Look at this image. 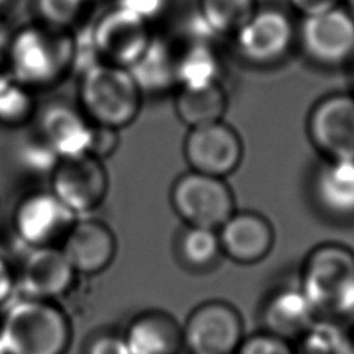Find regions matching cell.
<instances>
[{
	"mask_svg": "<svg viewBox=\"0 0 354 354\" xmlns=\"http://www.w3.org/2000/svg\"><path fill=\"white\" fill-rule=\"evenodd\" d=\"M6 55L12 80L35 93L54 87L75 68L77 40L72 30L36 21L11 33Z\"/></svg>",
	"mask_w": 354,
	"mask_h": 354,
	"instance_id": "1",
	"label": "cell"
},
{
	"mask_svg": "<svg viewBox=\"0 0 354 354\" xmlns=\"http://www.w3.org/2000/svg\"><path fill=\"white\" fill-rule=\"evenodd\" d=\"M71 337L68 315L50 300L21 297L8 306L0 324L7 354H65Z\"/></svg>",
	"mask_w": 354,
	"mask_h": 354,
	"instance_id": "2",
	"label": "cell"
},
{
	"mask_svg": "<svg viewBox=\"0 0 354 354\" xmlns=\"http://www.w3.org/2000/svg\"><path fill=\"white\" fill-rule=\"evenodd\" d=\"M142 95L127 68L98 61L80 72L79 108L94 124L127 127L140 113Z\"/></svg>",
	"mask_w": 354,
	"mask_h": 354,
	"instance_id": "3",
	"label": "cell"
},
{
	"mask_svg": "<svg viewBox=\"0 0 354 354\" xmlns=\"http://www.w3.org/2000/svg\"><path fill=\"white\" fill-rule=\"evenodd\" d=\"M300 289L317 314H354V253L335 243L318 246L306 261Z\"/></svg>",
	"mask_w": 354,
	"mask_h": 354,
	"instance_id": "4",
	"label": "cell"
},
{
	"mask_svg": "<svg viewBox=\"0 0 354 354\" xmlns=\"http://www.w3.org/2000/svg\"><path fill=\"white\" fill-rule=\"evenodd\" d=\"M170 203L176 214L191 227L218 230L234 213V198L220 177L187 171L174 180Z\"/></svg>",
	"mask_w": 354,
	"mask_h": 354,
	"instance_id": "5",
	"label": "cell"
},
{
	"mask_svg": "<svg viewBox=\"0 0 354 354\" xmlns=\"http://www.w3.org/2000/svg\"><path fill=\"white\" fill-rule=\"evenodd\" d=\"M108 185L102 160L88 153L59 159L50 174V191L77 217L102 203Z\"/></svg>",
	"mask_w": 354,
	"mask_h": 354,
	"instance_id": "6",
	"label": "cell"
},
{
	"mask_svg": "<svg viewBox=\"0 0 354 354\" xmlns=\"http://www.w3.org/2000/svg\"><path fill=\"white\" fill-rule=\"evenodd\" d=\"M152 39L149 22L118 6L97 21L91 33L95 59L127 69L142 57Z\"/></svg>",
	"mask_w": 354,
	"mask_h": 354,
	"instance_id": "7",
	"label": "cell"
},
{
	"mask_svg": "<svg viewBox=\"0 0 354 354\" xmlns=\"http://www.w3.org/2000/svg\"><path fill=\"white\" fill-rule=\"evenodd\" d=\"M76 218L51 191H36L25 195L15 206L12 228L29 249L59 246Z\"/></svg>",
	"mask_w": 354,
	"mask_h": 354,
	"instance_id": "8",
	"label": "cell"
},
{
	"mask_svg": "<svg viewBox=\"0 0 354 354\" xmlns=\"http://www.w3.org/2000/svg\"><path fill=\"white\" fill-rule=\"evenodd\" d=\"M242 340V321L223 301L198 306L183 325V344L189 354H236Z\"/></svg>",
	"mask_w": 354,
	"mask_h": 354,
	"instance_id": "9",
	"label": "cell"
},
{
	"mask_svg": "<svg viewBox=\"0 0 354 354\" xmlns=\"http://www.w3.org/2000/svg\"><path fill=\"white\" fill-rule=\"evenodd\" d=\"M299 40L315 64L342 65L354 58V19L340 7L307 17L299 29Z\"/></svg>",
	"mask_w": 354,
	"mask_h": 354,
	"instance_id": "10",
	"label": "cell"
},
{
	"mask_svg": "<svg viewBox=\"0 0 354 354\" xmlns=\"http://www.w3.org/2000/svg\"><path fill=\"white\" fill-rule=\"evenodd\" d=\"M241 55L259 65L274 64L290 50L296 32L288 14L278 8H257L234 35Z\"/></svg>",
	"mask_w": 354,
	"mask_h": 354,
	"instance_id": "11",
	"label": "cell"
},
{
	"mask_svg": "<svg viewBox=\"0 0 354 354\" xmlns=\"http://www.w3.org/2000/svg\"><path fill=\"white\" fill-rule=\"evenodd\" d=\"M183 151L191 170L220 178L231 173L242 158L239 137L221 120L189 129Z\"/></svg>",
	"mask_w": 354,
	"mask_h": 354,
	"instance_id": "12",
	"label": "cell"
},
{
	"mask_svg": "<svg viewBox=\"0 0 354 354\" xmlns=\"http://www.w3.org/2000/svg\"><path fill=\"white\" fill-rule=\"evenodd\" d=\"M75 277L59 246H44L29 249L17 274V283L22 297L54 301L72 288Z\"/></svg>",
	"mask_w": 354,
	"mask_h": 354,
	"instance_id": "13",
	"label": "cell"
},
{
	"mask_svg": "<svg viewBox=\"0 0 354 354\" xmlns=\"http://www.w3.org/2000/svg\"><path fill=\"white\" fill-rule=\"evenodd\" d=\"M315 145L330 159L354 160V97L335 94L319 101L308 123Z\"/></svg>",
	"mask_w": 354,
	"mask_h": 354,
	"instance_id": "14",
	"label": "cell"
},
{
	"mask_svg": "<svg viewBox=\"0 0 354 354\" xmlns=\"http://www.w3.org/2000/svg\"><path fill=\"white\" fill-rule=\"evenodd\" d=\"M59 249L76 274L95 275L106 270L116 254L112 230L95 218H76Z\"/></svg>",
	"mask_w": 354,
	"mask_h": 354,
	"instance_id": "15",
	"label": "cell"
},
{
	"mask_svg": "<svg viewBox=\"0 0 354 354\" xmlns=\"http://www.w3.org/2000/svg\"><path fill=\"white\" fill-rule=\"evenodd\" d=\"M91 133L93 123L79 105L53 102L39 115L36 134L59 159L88 153Z\"/></svg>",
	"mask_w": 354,
	"mask_h": 354,
	"instance_id": "16",
	"label": "cell"
},
{
	"mask_svg": "<svg viewBox=\"0 0 354 354\" xmlns=\"http://www.w3.org/2000/svg\"><path fill=\"white\" fill-rule=\"evenodd\" d=\"M130 354H178L183 344V326L158 308L137 314L123 333Z\"/></svg>",
	"mask_w": 354,
	"mask_h": 354,
	"instance_id": "17",
	"label": "cell"
},
{
	"mask_svg": "<svg viewBox=\"0 0 354 354\" xmlns=\"http://www.w3.org/2000/svg\"><path fill=\"white\" fill-rule=\"evenodd\" d=\"M221 250L241 263L263 259L272 245L270 223L257 213L242 212L232 216L218 228Z\"/></svg>",
	"mask_w": 354,
	"mask_h": 354,
	"instance_id": "18",
	"label": "cell"
},
{
	"mask_svg": "<svg viewBox=\"0 0 354 354\" xmlns=\"http://www.w3.org/2000/svg\"><path fill=\"white\" fill-rule=\"evenodd\" d=\"M266 332L286 342L300 339L317 321V313L303 290L283 289L267 303L263 314Z\"/></svg>",
	"mask_w": 354,
	"mask_h": 354,
	"instance_id": "19",
	"label": "cell"
},
{
	"mask_svg": "<svg viewBox=\"0 0 354 354\" xmlns=\"http://www.w3.org/2000/svg\"><path fill=\"white\" fill-rule=\"evenodd\" d=\"M314 191L318 203L337 216L354 214V160L330 159L317 174Z\"/></svg>",
	"mask_w": 354,
	"mask_h": 354,
	"instance_id": "20",
	"label": "cell"
},
{
	"mask_svg": "<svg viewBox=\"0 0 354 354\" xmlns=\"http://www.w3.org/2000/svg\"><path fill=\"white\" fill-rule=\"evenodd\" d=\"M177 55L170 44L156 37L129 69L142 94H163L177 86Z\"/></svg>",
	"mask_w": 354,
	"mask_h": 354,
	"instance_id": "21",
	"label": "cell"
},
{
	"mask_svg": "<svg viewBox=\"0 0 354 354\" xmlns=\"http://www.w3.org/2000/svg\"><path fill=\"white\" fill-rule=\"evenodd\" d=\"M225 105V94L218 83L178 87L174 98L176 115L189 129L220 122Z\"/></svg>",
	"mask_w": 354,
	"mask_h": 354,
	"instance_id": "22",
	"label": "cell"
},
{
	"mask_svg": "<svg viewBox=\"0 0 354 354\" xmlns=\"http://www.w3.org/2000/svg\"><path fill=\"white\" fill-rule=\"evenodd\" d=\"M257 8V0H198L201 24L217 36H234Z\"/></svg>",
	"mask_w": 354,
	"mask_h": 354,
	"instance_id": "23",
	"label": "cell"
},
{
	"mask_svg": "<svg viewBox=\"0 0 354 354\" xmlns=\"http://www.w3.org/2000/svg\"><path fill=\"white\" fill-rule=\"evenodd\" d=\"M220 65L206 43H195L177 55V86L201 87L218 83Z\"/></svg>",
	"mask_w": 354,
	"mask_h": 354,
	"instance_id": "24",
	"label": "cell"
},
{
	"mask_svg": "<svg viewBox=\"0 0 354 354\" xmlns=\"http://www.w3.org/2000/svg\"><path fill=\"white\" fill-rule=\"evenodd\" d=\"M220 250L217 230L187 225L178 239V254L192 268L210 266L217 259Z\"/></svg>",
	"mask_w": 354,
	"mask_h": 354,
	"instance_id": "25",
	"label": "cell"
},
{
	"mask_svg": "<svg viewBox=\"0 0 354 354\" xmlns=\"http://www.w3.org/2000/svg\"><path fill=\"white\" fill-rule=\"evenodd\" d=\"M299 340L296 354H354V340L328 321H315Z\"/></svg>",
	"mask_w": 354,
	"mask_h": 354,
	"instance_id": "26",
	"label": "cell"
},
{
	"mask_svg": "<svg viewBox=\"0 0 354 354\" xmlns=\"http://www.w3.org/2000/svg\"><path fill=\"white\" fill-rule=\"evenodd\" d=\"M37 112L32 90L12 82L0 90V124L21 127L29 123Z\"/></svg>",
	"mask_w": 354,
	"mask_h": 354,
	"instance_id": "27",
	"label": "cell"
},
{
	"mask_svg": "<svg viewBox=\"0 0 354 354\" xmlns=\"http://www.w3.org/2000/svg\"><path fill=\"white\" fill-rule=\"evenodd\" d=\"M87 6L86 0H36L37 21L54 28L72 30Z\"/></svg>",
	"mask_w": 354,
	"mask_h": 354,
	"instance_id": "28",
	"label": "cell"
},
{
	"mask_svg": "<svg viewBox=\"0 0 354 354\" xmlns=\"http://www.w3.org/2000/svg\"><path fill=\"white\" fill-rule=\"evenodd\" d=\"M58 160L55 152L37 134L26 140L19 151V162L30 173L50 176Z\"/></svg>",
	"mask_w": 354,
	"mask_h": 354,
	"instance_id": "29",
	"label": "cell"
},
{
	"mask_svg": "<svg viewBox=\"0 0 354 354\" xmlns=\"http://www.w3.org/2000/svg\"><path fill=\"white\" fill-rule=\"evenodd\" d=\"M236 354H296L289 342L268 332L243 339Z\"/></svg>",
	"mask_w": 354,
	"mask_h": 354,
	"instance_id": "30",
	"label": "cell"
},
{
	"mask_svg": "<svg viewBox=\"0 0 354 354\" xmlns=\"http://www.w3.org/2000/svg\"><path fill=\"white\" fill-rule=\"evenodd\" d=\"M119 147V130L93 123V133L88 147V155L104 160L109 158Z\"/></svg>",
	"mask_w": 354,
	"mask_h": 354,
	"instance_id": "31",
	"label": "cell"
},
{
	"mask_svg": "<svg viewBox=\"0 0 354 354\" xmlns=\"http://www.w3.org/2000/svg\"><path fill=\"white\" fill-rule=\"evenodd\" d=\"M86 354H130V351L123 335L102 333L88 342Z\"/></svg>",
	"mask_w": 354,
	"mask_h": 354,
	"instance_id": "32",
	"label": "cell"
},
{
	"mask_svg": "<svg viewBox=\"0 0 354 354\" xmlns=\"http://www.w3.org/2000/svg\"><path fill=\"white\" fill-rule=\"evenodd\" d=\"M166 6V0H119L118 7H122L134 15L149 22L158 17Z\"/></svg>",
	"mask_w": 354,
	"mask_h": 354,
	"instance_id": "33",
	"label": "cell"
},
{
	"mask_svg": "<svg viewBox=\"0 0 354 354\" xmlns=\"http://www.w3.org/2000/svg\"><path fill=\"white\" fill-rule=\"evenodd\" d=\"M17 289V274L6 254L0 252V306L7 303Z\"/></svg>",
	"mask_w": 354,
	"mask_h": 354,
	"instance_id": "34",
	"label": "cell"
},
{
	"mask_svg": "<svg viewBox=\"0 0 354 354\" xmlns=\"http://www.w3.org/2000/svg\"><path fill=\"white\" fill-rule=\"evenodd\" d=\"M340 1L343 0H288L292 10L304 18L337 8Z\"/></svg>",
	"mask_w": 354,
	"mask_h": 354,
	"instance_id": "35",
	"label": "cell"
},
{
	"mask_svg": "<svg viewBox=\"0 0 354 354\" xmlns=\"http://www.w3.org/2000/svg\"><path fill=\"white\" fill-rule=\"evenodd\" d=\"M12 75L8 66L7 55L6 53H0V90L7 87L10 83H12Z\"/></svg>",
	"mask_w": 354,
	"mask_h": 354,
	"instance_id": "36",
	"label": "cell"
},
{
	"mask_svg": "<svg viewBox=\"0 0 354 354\" xmlns=\"http://www.w3.org/2000/svg\"><path fill=\"white\" fill-rule=\"evenodd\" d=\"M346 3L344 10L351 15V18L354 19V0H343Z\"/></svg>",
	"mask_w": 354,
	"mask_h": 354,
	"instance_id": "37",
	"label": "cell"
},
{
	"mask_svg": "<svg viewBox=\"0 0 354 354\" xmlns=\"http://www.w3.org/2000/svg\"><path fill=\"white\" fill-rule=\"evenodd\" d=\"M12 1H14V0H0V11L4 10V8H7Z\"/></svg>",
	"mask_w": 354,
	"mask_h": 354,
	"instance_id": "38",
	"label": "cell"
},
{
	"mask_svg": "<svg viewBox=\"0 0 354 354\" xmlns=\"http://www.w3.org/2000/svg\"><path fill=\"white\" fill-rule=\"evenodd\" d=\"M0 354H7V351H6V348H4V344H3V342H1V339H0Z\"/></svg>",
	"mask_w": 354,
	"mask_h": 354,
	"instance_id": "39",
	"label": "cell"
},
{
	"mask_svg": "<svg viewBox=\"0 0 354 354\" xmlns=\"http://www.w3.org/2000/svg\"><path fill=\"white\" fill-rule=\"evenodd\" d=\"M86 1H87V3H88V4H90V3H94V1H95V0H86Z\"/></svg>",
	"mask_w": 354,
	"mask_h": 354,
	"instance_id": "40",
	"label": "cell"
},
{
	"mask_svg": "<svg viewBox=\"0 0 354 354\" xmlns=\"http://www.w3.org/2000/svg\"><path fill=\"white\" fill-rule=\"evenodd\" d=\"M353 59H354V58H353Z\"/></svg>",
	"mask_w": 354,
	"mask_h": 354,
	"instance_id": "41",
	"label": "cell"
}]
</instances>
